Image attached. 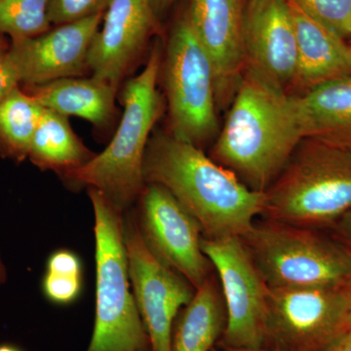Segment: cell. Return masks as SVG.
I'll return each instance as SVG.
<instances>
[{
  "label": "cell",
  "mask_w": 351,
  "mask_h": 351,
  "mask_svg": "<svg viewBox=\"0 0 351 351\" xmlns=\"http://www.w3.org/2000/svg\"><path fill=\"white\" fill-rule=\"evenodd\" d=\"M143 175L145 184L172 193L199 223L204 239L241 237L265 207V193L252 191L200 147L170 133L149 138Z\"/></svg>",
  "instance_id": "cell-1"
},
{
  "label": "cell",
  "mask_w": 351,
  "mask_h": 351,
  "mask_svg": "<svg viewBox=\"0 0 351 351\" xmlns=\"http://www.w3.org/2000/svg\"><path fill=\"white\" fill-rule=\"evenodd\" d=\"M304 138L297 96L244 71L211 158L265 193Z\"/></svg>",
  "instance_id": "cell-2"
},
{
  "label": "cell",
  "mask_w": 351,
  "mask_h": 351,
  "mask_svg": "<svg viewBox=\"0 0 351 351\" xmlns=\"http://www.w3.org/2000/svg\"><path fill=\"white\" fill-rule=\"evenodd\" d=\"M158 44L149 53L144 69L122 88L123 114L108 147L64 181L101 191L121 211L132 209L145 188L143 166L152 131L162 112L157 90L162 64Z\"/></svg>",
  "instance_id": "cell-3"
},
{
  "label": "cell",
  "mask_w": 351,
  "mask_h": 351,
  "mask_svg": "<svg viewBox=\"0 0 351 351\" xmlns=\"http://www.w3.org/2000/svg\"><path fill=\"white\" fill-rule=\"evenodd\" d=\"M262 216L314 228L351 210V149L304 138L265 191Z\"/></svg>",
  "instance_id": "cell-4"
},
{
  "label": "cell",
  "mask_w": 351,
  "mask_h": 351,
  "mask_svg": "<svg viewBox=\"0 0 351 351\" xmlns=\"http://www.w3.org/2000/svg\"><path fill=\"white\" fill-rule=\"evenodd\" d=\"M95 216L96 315L86 351H149V339L132 292L124 213L88 188Z\"/></svg>",
  "instance_id": "cell-5"
},
{
  "label": "cell",
  "mask_w": 351,
  "mask_h": 351,
  "mask_svg": "<svg viewBox=\"0 0 351 351\" xmlns=\"http://www.w3.org/2000/svg\"><path fill=\"white\" fill-rule=\"evenodd\" d=\"M269 289L334 287L351 279V255L314 228L265 219L241 237Z\"/></svg>",
  "instance_id": "cell-6"
},
{
  "label": "cell",
  "mask_w": 351,
  "mask_h": 351,
  "mask_svg": "<svg viewBox=\"0 0 351 351\" xmlns=\"http://www.w3.org/2000/svg\"><path fill=\"white\" fill-rule=\"evenodd\" d=\"M161 69L169 133L201 149L218 133L216 78L211 60L196 36L188 14L171 32Z\"/></svg>",
  "instance_id": "cell-7"
},
{
  "label": "cell",
  "mask_w": 351,
  "mask_h": 351,
  "mask_svg": "<svg viewBox=\"0 0 351 351\" xmlns=\"http://www.w3.org/2000/svg\"><path fill=\"white\" fill-rule=\"evenodd\" d=\"M345 285L269 289L263 348L326 350L348 330Z\"/></svg>",
  "instance_id": "cell-8"
},
{
  "label": "cell",
  "mask_w": 351,
  "mask_h": 351,
  "mask_svg": "<svg viewBox=\"0 0 351 351\" xmlns=\"http://www.w3.org/2000/svg\"><path fill=\"white\" fill-rule=\"evenodd\" d=\"M202 250L218 272L225 302V348H263L269 288L239 237L202 239Z\"/></svg>",
  "instance_id": "cell-9"
},
{
  "label": "cell",
  "mask_w": 351,
  "mask_h": 351,
  "mask_svg": "<svg viewBox=\"0 0 351 351\" xmlns=\"http://www.w3.org/2000/svg\"><path fill=\"white\" fill-rule=\"evenodd\" d=\"M136 203L138 232L152 255L199 288L212 265L202 250L199 223L160 184H145Z\"/></svg>",
  "instance_id": "cell-10"
},
{
  "label": "cell",
  "mask_w": 351,
  "mask_h": 351,
  "mask_svg": "<svg viewBox=\"0 0 351 351\" xmlns=\"http://www.w3.org/2000/svg\"><path fill=\"white\" fill-rule=\"evenodd\" d=\"M124 240L132 292L151 351H172L176 318L191 301L195 289L152 255L141 237L132 209L124 213Z\"/></svg>",
  "instance_id": "cell-11"
},
{
  "label": "cell",
  "mask_w": 351,
  "mask_h": 351,
  "mask_svg": "<svg viewBox=\"0 0 351 351\" xmlns=\"http://www.w3.org/2000/svg\"><path fill=\"white\" fill-rule=\"evenodd\" d=\"M104 14L56 25L34 38L11 40L7 56L19 75L21 86H38L89 71L88 54Z\"/></svg>",
  "instance_id": "cell-12"
},
{
  "label": "cell",
  "mask_w": 351,
  "mask_h": 351,
  "mask_svg": "<svg viewBox=\"0 0 351 351\" xmlns=\"http://www.w3.org/2000/svg\"><path fill=\"white\" fill-rule=\"evenodd\" d=\"M156 16L152 0H110L88 54L92 76L119 89L144 54Z\"/></svg>",
  "instance_id": "cell-13"
},
{
  "label": "cell",
  "mask_w": 351,
  "mask_h": 351,
  "mask_svg": "<svg viewBox=\"0 0 351 351\" xmlns=\"http://www.w3.org/2000/svg\"><path fill=\"white\" fill-rule=\"evenodd\" d=\"M245 69L287 91L298 66L297 38L288 0L249 3L244 18Z\"/></svg>",
  "instance_id": "cell-14"
},
{
  "label": "cell",
  "mask_w": 351,
  "mask_h": 351,
  "mask_svg": "<svg viewBox=\"0 0 351 351\" xmlns=\"http://www.w3.org/2000/svg\"><path fill=\"white\" fill-rule=\"evenodd\" d=\"M188 17L211 60L217 101L237 91L245 69L244 18L239 0H191Z\"/></svg>",
  "instance_id": "cell-15"
},
{
  "label": "cell",
  "mask_w": 351,
  "mask_h": 351,
  "mask_svg": "<svg viewBox=\"0 0 351 351\" xmlns=\"http://www.w3.org/2000/svg\"><path fill=\"white\" fill-rule=\"evenodd\" d=\"M297 38L295 86L306 93L323 83L351 76V48L345 39L288 0ZM299 94V95H301Z\"/></svg>",
  "instance_id": "cell-16"
},
{
  "label": "cell",
  "mask_w": 351,
  "mask_h": 351,
  "mask_svg": "<svg viewBox=\"0 0 351 351\" xmlns=\"http://www.w3.org/2000/svg\"><path fill=\"white\" fill-rule=\"evenodd\" d=\"M46 110L87 120L99 130L114 122L117 88L91 76L63 78L38 86H21Z\"/></svg>",
  "instance_id": "cell-17"
},
{
  "label": "cell",
  "mask_w": 351,
  "mask_h": 351,
  "mask_svg": "<svg viewBox=\"0 0 351 351\" xmlns=\"http://www.w3.org/2000/svg\"><path fill=\"white\" fill-rule=\"evenodd\" d=\"M295 96L304 138L351 149V76Z\"/></svg>",
  "instance_id": "cell-18"
},
{
  "label": "cell",
  "mask_w": 351,
  "mask_h": 351,
  "mask_svg": "<svg viewBox=\"0 0 351 351\" xmlns=\"http://www.w3.org/2000/svg\"><path fill=\"white\" fill-rule=\"evenodd\" d=\"M215 281L210 276L178 314L173 326L172 351H212L223 335L225 302Z\"/></svg>",
  "instance_id": "cell-19"
},
{
  "label": "cell",
  "mask_w": 351,
  "mask_h": 351,
  "mask_svg": "<svg viewBox=\"0 0 351 351\" xmlns=\"http://www.w3.org/2000/svg\"><path fill=\"white\" fill-rule=\"evenodd\" d=\"M96 154L76 135L69 117L45 108L32 137L27 158L38 169L52 171L63 179L87 165Z\"/></svg>",
  "instance_id": "cell-20"
},
{
  "label": "cell",
  "mask_w": 351,
  "mask_h": 351,
  "mask_svg": "<svg viewBox=\"0 0 351 351\" xmlns=\"http://www.w3.org/2000/svg\"><path fill=\"white\" fill-rule=\"evenodd\" d=\"M45 108L22 87L0 103V156L22 163Z\"/></svg>",
  "instance_id": "cell-21"
},
{
  "label": "cell",
  "mask_w": 351,
  "mask_h": 351,
  "mask_svg": "<svg viewBox=\"0 0 351 351\" xmlns=\"http://www.w3.org/2000/svg\"><path fill=\"white\" fill-rule=\"evenodd\" d=\"M50 0H0V36L11 40L34 38L49 31Z\"/></svg>",
  "instance_id": "cell-22"
},
{
  "label": "cell",
  "mask_w": 351,
  "mask_h": 351,
  "mask_svg": "<svg viewBox=\"0 0 351 351\" xmlns=\"http://www.w3.org/2000/svg\"><path fill=\"white\" fill-rule=\"evenodd\" d=\"M304 12L345 39L351 38V0H291Z\"/></svg>",
  "instance_id": "cell-23"
},
{
  "label": "cell",
  "mask_w": 351,
  "mask_h": 351,
  "mask_svg": "<svg viewBox=\"0 0 351 351\" xmlns=\"http://www.w3.org/2000/svg\"><path fill=\"white\" fill-rule=\"evenodd\" d=\"M110 0H50L48 17L51 25L76 22L105 12Z\"/></svg>",
  "instance_id": "cell-24"
},
{
  "label": "cell",
  "mask_w": 351,
  "mask_h": 351,
  "mask_svg": "<svg viewBox=\"0 0 351 351\" xmlns=\"http://www.w3.org/2000/svg\"><path fill=\"white\" fill-rule=\"evenodd\" d=\"M82 276L45 271L43 291L46 299L53 304L66 306L78 299L82 291Z\"/></svg>",
  "instance_id": "cell-25"
},
{
  "label": "cell",
  "mask_w": 351,
  "mask_h": 351,
  "mask_svg": "<svg viewBox=\"0 0 351 351\" xmlns=\"http://www.w3.org/2000/svg\"><path fill=\"white\" fill-rule=\"evenodd\" d=\"M46 271L82 276V261L75 252L61 249V250L55 251L48 258L46 263Z\"/></svg>",
  "instance_id": "cell-26"
},
{
  "label": "cell",
  "mask_w": 351,
  "mask_h": 351,
  "mask_svg": "<svg viewBox=\"0 0 351 351\" xmlns=\"http://www.w3.org/2000/svg\"><path fill=\"white\" fill-rule=\"evenodd\" d=\"M20 86L19 75L7 52L0 54V103Z\"/></svg>",
  "instance_id": "cell-27"
},
{
  "label": "cell",
  "mask_w": 351,
  "mask_h": 351,
  "mask_svg": "<svg viewBox=\"0 0 351 351\" xmlns=\"http://www.w3.org/2000/svg\"><path fill=\"white\" fill-rule=\"evenodd\" d=\"M335 239L351 255V210L332 223Z\"/></svg>",
  "instance_id": "cell-28"
},
{
  "label": "cell",
  "mask_w": 351,
  "mask_h": 351,
  "mask_svg": "<svg viewBox=\"0 0 351 351\" xmlns=\"http://www.w3.org/2000/svg\"><path fill=\"white\" fill-rule=\"evenodd\" d=\"M324 351H351V329L341 335Z\"/></svg>",
  "instance_id": "cell-29"
},
{
  "label": "cell",
  "mask_w": 351,
  "mask_h": 351,
  "mask_svg": "<svg viewBox=\"0 0 351 351\" xmlns=\"http://www.w3.org/2000/svg\"><path fill=\"white\" fill-rule=\"evenodd\" d=\"M174 0H152V6H154V12L157 14L162 13L165 9L172 4Z\"/></svg>",
  "instance_id": "cell-30"
},
{
  "label": "cell",
  "mask_w": 351,
  "mask_h": 351,
  "mask_svg": "<svg viewBox=\"0 0 351 351\" xmlns=\"http://www.w3.org/2000/svg\"><path fill=\"white\" fill-rule=\"evenodd\" d=\"M346 300H348V328L351 329V279L345 285Z\"/></svg>",
  "instance_id": "cell-31"
},
{
  "label": "cell",
  "mask_w": 351,
  "mask_h": 351,
  "mask_svg": "<svg viewBox=\"0 0 351 351\" xmlns=\"http://www.w3.org/2000/svg\"><path fill=\"white\" fill-rule=\"evenodd\" d=\"M7 269L3 258H2L1 253H0V285L6 283L7 281Z\"/></svg>",
  "instance_id": "cell-32"
},
{
  "label": "cell",
  "mask_w": 351,
  "mask_h": 351,
  "mask_svg": "<svg viewBox=\"0 0 351 351\" xmlns=\"http://www.w3.org/2000/svg\"><path fill=\"white\" fill-rule=\"evenodd\" d=\"M212 351H277L267 350V348H225L223 346L221 350H213Z\"/></svg>",
  "instance_id": "cell-33"
},
{
  "label": "cell",
  "mask_w": 351,
  "mask_h": 351,
  "mask_svg": "<svg viewBox=\"0 0 351 351\" xmlns=\"http://www.w3.org/2000/svg\"><path fill=\"white\" fill-rule=\"evenodd\" d=\"M9 46H10V43L6 40L3 36H0V54L7 52L9 49Z\"/></svg>",
  "instance_id": "cell-34"
},
{
  "label": "cell",
  "mask_w": 351,
  "mask_h": 351,
  "mask_svg": "<svg viewBox=\"0 0 351 351\" xmlns=\"http://www.w3.org/2000/svg\"><path fill=\"white\" fill-rule=\"evenodd\" d=\"M0 351H23L19 348L13 345H8V343H4V345H0Z\"/></svg>",
  "instance_id": "cell-35"
},
{
  "label": "cell",
  "mask_w": 351,
  "mask_h": 351,
  "mask_svg": "<svg viewBox=\"0 0 351 351\" xmlns=\"http://www.w3.org/2000/svg\"><path fill=\"white\" fill-rule=\"evenodd\" d=\"M258 0H249V3H254V2H257Z\"/></svg>",
  "instance_id": "cell-36"
},
{
  "label": "cell",
  "mask_w": 351,
  "mask_h": 351,
  "mask_svg": "<svg viewBox=\"0 0 351 351\" xmlns=\"http://www.w3.org/2000/svg\"><path fill=\"white\" fill-rule=\"evenodd\" d=\"M350 48H351V44H350Z\"/></svg>",
  "instance_id": "cell-37"
},
{
  "label": "cell",
  "mask_w": 351,
  "mask_h": 351,
  "mask_svg": "<svg viewBox=\"0 0 351 351\" xmlns=\"http://www.w3.org/2000/svg\"><path fill=\"white\" fill-rule=\"evenodd\" d=\"M149 351H151V350H149Z\"/></svg>",
  "instance_id": "cell-38"
}]
</instances>
